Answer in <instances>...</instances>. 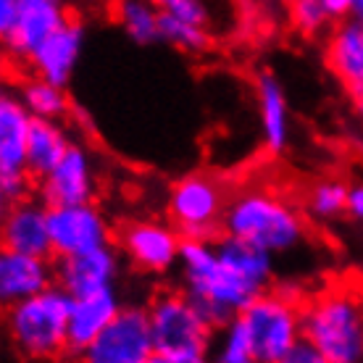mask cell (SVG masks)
<instances>
[{
	"label": "cell",
	"instance_id": "cell-19",
	"mask_svg": "<svg viewBox=\"0 0 363 363\" xmlns=\"http://www.w3.org/2000/svg\"><path fill=\"white\" fill-rule=\"evenodd\" d=\"M255 98H258V124H261L264 147L272 155L284 153L292 137L290 103L274 72H261L255 77Z\"/></svg>",
	"mask_w": 363,
	"mask_h": 363
},
{
	"label": "cell",
	"instance_id": "cell-27",
	"mask_svg": "<svg viewBox=\"0 0 363 363\" xmlns=\"http://www.w3.org/2000/svg\"><path fill=\"white\" fill-rule=\"evenodd\" d=\"M287 16H290L292 29L303 37H321L335 27V18L329 16L321 0H290Z\"/></svg>",
	"mask_w": 363,
	"mask_h": 363
},
{
	"label": "cell",
	"instance_id": "cell-11",
	"mask_svg": "<svg viewBox=\"0 0 363 363\" xmlns=\"http://www.w3.org/2000/svg\"><path fill=\"white\" fill-rule=\"evenodd\" d=\"M37 195L48 206H72V203H90L98 198V169L95 158L84 145L72 143L64 158L35 182Z\"/></svg>",
	"mask_w": 363,
	"mask_h": 363
},
{
	"label": "cell",
	"instance_id": "cell-15",
	"mask_svg": "<svg viewBox=\"0 0 363 363\" xmlns=\"http://www.w3.org/2000/svg\"><path fill=\"white\" fill-rule=\"evenodd\" d=\"M55 284V261L0 245V313Z\"/></svg>",
	"mask_w": 363,
	"mask_h": 363
},
{
	"label": "cell",
	"instance_id": "cell-25",
	"mask_svg": "<svg viewBox=\"0 0 363 363\" xmlns=\"http://www.w3.org/2000/svg\"><path fill=\"white\" fill-rule=\"evenodd\" d=\"M153 3L164 16H174L179 21L195 24V27L211 32L213 37H216L218 24L229 18V13L218 9L216 0H153Z\"/></svg>",
	"mask_w": 363,
	"mask_h": 363
},
{
	"label": "cell",
	"instance_id": "cell-1",
	"mask_svg": "<svg viewBox=\"0 0 363 363\" xmlns=\"http://www.w3.org/2000/svg\"><path fill=\"white\" fill-rule=\"evenodd\" d=\"M182 292L200 308L213 327L242 313L247 303L261 295V287L227 264L216 250V240H182L179 264Z\"/></svg>",
	"mask_w": 363,
	"mask_h": 363
},
{
	"label": "cell",
	"instance_id": "cell-21",
	"mask_svg": "<svg viewBox=\"0 0 363 363\" xmlns=\"http://www.w3.org/2000/svg\"><path fill=\"white\" fill-rule=\"evenodd\" d=\"M72 147V135L58 118H32L27 137V172L32 182L43 179Z\"/></svg>",
	"mask_w": 363,
	"mask_h": 363
},
{
	"label": "cell",
	"instance_id": "cell-8",
	"mask_svg": "<svg viewBox=\"0 0 363 363\" xmlns=\"http://www.w3.org/2000/svg\"><path fill=\"white\" fill-rule=\"evenodd\" d=\"M179 229L161 218H132L118 229L116 245L132 269L145 277H166L179 264Z\"/></svg>",
	"mask_w": 363,
	"mask_h": 363
},
{
	"label": "cell",
	"instance_id": "cell-26",
	"mask_svg": "<svg viewBox=\"0 0 363 363\" xmlns=\"http://www.w3.org/2000/svg\"><path fill=\"white\" fill-rule=\"evenodd\" d=\"M345 203L347 184L340 179H321L306 192V213L321 224L345 216Z\"/></svg>",
	"mask_w": 363,
	"mask_h": 363
},
{
	"label": "cell",
	"instance_id": "cell-12",
	"mask_svg": "<svg viewBox=\"0 0 363 363\" xmlns=\"http://www.w3.org/2000/svg\"><path fill=\"white\" fill-rule=\"evenodd\" d=\"M32 118L35 116L27 111L18 90L0 84V169L18 195L32 187V177L27 172V137Z\"/></svg>",
	"mask_w": 363,
	"mask_h": 363
},
{
	"label": "cell",
	"instance_id": "cell-33",
	"mask_svg": "<svg viewBox=\"0 0 363 363\" xmlns=\"http://www.w3.org/2000/svg\"><path fill=\"white\" fill-rule=\"evenodd\" d=\"M13 55H11V50L6 48V43L0 40V84L6 82V77H9L11 72H13Z\"/></svg>",
	"mask_w": 363,
	"mask_h": 363
},
{
	"label": "cell",
	"instance_id": "cell-13",
	"mask_svg": "<svg viewBox=\"0 0 363 363\" xmlns=\"http://www.w3.org/2000/svg\"><path fill=\"white\" fill-rule=\"evenodd\" d=\"M84 37H87L84 21L72 13L61 27L53 29L32 50V55L27 58L24 66L29 69V74H37L43 79H50V82L66 87L72 82L77 66H79V58H82L84 50Z\"/></svg>",
	"mask_w": 363,
	"mask_h": 363
},
{
	"label": "cell",
	"instance_id": "cell-32",
	"mask_svg": "<svg viewBox=\"0 0 363 363\" xmlns=\"http://www.w3.org/2000/svg\"><path fill=\"white\" fill-rule=\"evenodd\" d=\"M321 3L329 11V16L335 18V24L350 16V9H353V0H321Z\"/></svg>",
	"mask_w": 363,
	"mask_h": 363
},
{
	"label": "cell",
	"instance_id": "cell-29",
	"mask_svg": "<svg viewBox=\"0 0 363 363\" xmlns=\"http://www.w3.org/2000/svg\"><path fill=\"white\" fill-rule=\"evenodd\" d=\"M345 216L363 224V182H355L347 187V203H345Z\"/></svg>",
	"mask_w": 363,
	"mask_h": 363
},
{
	"label": "cell",
	"instance_id": "cell-22",
	"mask_svg": "<svg viewBox=\"0 0 363 363\" xmlns=\"http://www.w3.org/2000/svg\"><path fill=\"white\" fill-rule=\"evenodd\" d=\"M111 13L132 43L137 45L161 43V11L153 0H113Z\"/></svg>",
	"mask_w": 363,
	"mask_h": 363
},
{
	"label": "cell",
	"instance_id": "cell-24",
	"mask_svg": "<svg viewBox=\"0 0 363 363\" xmlns=\"http://www.w3.org/2000/svg\"><path fill=\"white\" fill-rule=\"evenodd\" d=\"M211 358L218 363H255L253 337L240 313L216 329Z\"/></svg>",
	"mask_w": 363,
	"mask_h": 363
},
{
	"label": "cell",
	"instance_id": "cell-17",
	"mask_svg": "<svg viewBox=\"0 0 363 363\" xmlns=\"http://www.w3.org/2000/svg\"><path fill=\"white\" fill-rule=\"evenodd\" d=\"M72 16V3L69 0H18L16 24L11 29L6 48L11 50L16 64H27L43 40L53 29H58L66 18Z\"/></svg>",
	"mask_w": 363,
	"mask_h": 363
},
{
	"label": "cell",
	"instance_id": "cell-28",
	"mask_svg": "<svg viewBox=\"0 0 363 363\" xmlns=\"http://www.w3.org/2000/svg\"><path fill=\"white\" fill-rule=\"evenodd\" d=\"M284 363H324V358H321V353H318L316 347L311 345L306 337H300L298 342H295V347L290 350V355H287V361Z\"/></svg>",
	"mask_w": 363,
	"mask_h": 363
},
{
	"label": "cell",
	"instance_id": "cell-23",
	"mask_svg": "<svg viewBox=\"0 0 363 363\" xmlns=\"http://www.w3.org/2000/svg\"><path fill=\"white\" fill-rule=\"evenodd\" d=\"M18 95H21L27 111L35 118H58V121H64L66 113H69V106H72L64 84L43 79L37 74H29L27 79L18 84Z\"/></svg>",
	"mask_w": 363,
	"mask_h": 363
},
{
	"label": "cell",
	"instance_id": "cell-34",
	"mask_svg": "<svg viewBox=\"0 0 363 363\" xmlns=\"http://www.w3.org/2000/svg\"><path fill=\"white\" fill-rule=\"evenodd\" d=\"M347 92H350V98H353L355 111H358L363 118V84H358V87H353V90H347Z\"/></svg>",
	"mask_w": 363,
	"mask_h": 363
},
{
	"label": "cell",
	"instance_id": "cell-16",
	"mask_svg": "<svg viewBox=\"0 0 363 363\" xmlns=\"http://www.w3.org/2000/svg\"><path fill=\"white\" fill-rule=\"evenodd\" d=\"M0 245L32 255H50V229H48V203L40 195H18L0 224Z\"/></svg>",
	"mask_w": 363,
	"mask_h": 363
},
{
	"label": "cell",
	"instance_id": "cell-9",
	"mask_svg": "<svg viewBox=\"0 0 363 363\" xmlns=\"http://www.w3.org/2000/svg\"><path fill=\"white\" fill-rule=\"evenodd\" d=\"M90 363H153L147 306H121L111 324L84 350Z\"/></svg>",
	"mask_w": 363,
	"mask_h": 363
},
{
	"label": "cell",
	"instance_id": "cell-5",
	"mask_svg": "<svg viewBox=\"0 0 363 363\" xmlns=\"http://www.w3.org/2000/svg\"><path fill=\"white\" fill-rule=\"evenodd\" d=\"M153 363H203L211 358L216 327L182 290H161L147 303Z\"/></svg>",
	"mask_w": 363,
	"mask_h": 363
},
{
	"label": "cell",
	"instance_id": "cell-18",
	"mask_svg": "<svg viewBox=\"0 0 363 363\" xmlns=\"http://www.w3.org/2000/svg\"><path fill=\"white\" fill-rule=\"evenodd\" d=\"M121 308L116 287L90 292L72 298L69 306V355L82 358L84 350L95 342V337L111 324V318L116 316Z\"/></svg>",
	"mask_w": 363,
	"mask_h": 363
},
{
	"label": "cell",
	"instance_id": "cell-14",
	"mask_svg": "<svg viewBox=\"0 0 363 363\" xmlns=\"http://www.w3.org/2000/svg\"><path fill=\"white\" fill-rule=\"evenodd\" d=\"M118 269H121L118 250L111 242V245L55 258V284L66 295L79 298V295L113 287L118 279Z\"/></svg>",
	"mask_w": 363,
	"mask_h": 363
},
{
	"label": "cell",
	"instance_id": "cell-37",
	"mask_svg": "<svg viewBox=\"0 0 363 363\" xmlns=\"http://www.w3.org/2000/svg\"><path fill=\"white\" fill-rule=\"evenodd\" d=\"M281 3H290V0H281Z\"/></svg>",
	"mask_w": 363,
	"mask_h": 363
},
{
	"label": "cell",
	"instance_id": "cell-31",
	"mask_svg": "<svg viewBox=\"0 0 363 363\" xmlns=\"http://www.w3.org/2000/svg\"><path fill=\"white\" fill-rule=\"evenodd\" d=\"M18 198L16 187L11 184V179L6 177V172L0 169V224H3V218H6V213H9L11 203Z\"/></svg>",
	"mask_w": 363,
	"mask_h": 363
},
{
	"label": "cell",
	"instance_id": "cell-3",
	"mask_svg": "<svg viewBox=\"0 0 363 363\" xmlns=\"http://www.w3.org/2000/svg\"><path fill=\"white\" fill-rule=\"evenodd\" d=\"M303 337L324 363L363 361V292L332 284L303 300Z\"/></svg>",
	"mask_w": 363,
	"mask_h": 363
},
{
	"label": "cell",
	"instance_id": "cell-36",
	"mask_svg": "<svg viewBox=\"0 0 363 363\" xmlns=\"http://www.w3.org/2000/svg\"><path fill=\"white\" fill-rule=\"evenodd\" d=\"M92 3H113V0H92Z\"/></svg>",
	"mask_w": 363,
	"mask_h": 363
},
{
	"label": "cell",
	"instance_id": "cell-7",
	"mask_svg": "<svg viewBox=\"0 0 363 363\" xmlns=\"http://www.w3.org/2000/svg\"><path fill=\"white\" fill-rule=\"evenodd\" d=\"M227 187L211 174H187L172 184L166 200V216L182 237L216 240L227 208Z\"/></svg>",
	"mask_w": 363,
	"mask_h": 363
},
{
	"label": "cell",
	"instance_id": "cell-35",
	"mask_svg": "<svg viewBox=\"0 0 363 363\" xmlns=\"http://www.w3.org/2000/svg\"><path fill=\"white\" fill-rule=\"evenodd\" d=\"M350 16L361 18L363 21V0H353V9H350Z\"/></svg>",
	"mask_w": 363,
	"mask_h": 363
},
{
	"label": "cell",
	"instance_id": "cell-6",
	"mask_svg": "<svg viewBox=\"0 0 363 363\" xmlns=\"http://www.w3.org/2000/svg\"><path fill=\"white\" fill-rule=\"evenodd\" d=\"M242 321L253 337L255 363H284L303 337V303L287 290H264L245 308Z\"/></svg>",
	"mask_w": 363,
	"mask_h": 363
},
{
	"label": "cell",
	"instance_id": "cell-4",
	"mask_svg": "<svg viewBox=\"0 0 363 363\" xmlns=\"http://www.w3.org/2000/svg\"><path fill=\"white\" fill-rule=\"evenodd\" d=\"M69 306L58 284L3 311V337L24 361H58L69 355Z\"/></svg>",
	"mask_w": 363,
	"mask_h": 363
},
{
	"label": "cell",
	"instance_id": "cell-30",
	"mask_svg": "<svg viewBox=\"0 0 363 363\" xmlns=\"http://www.w3.org/2000/svg\"><path fill=\"white\" fill-rule=\"evenodd\" d=\"M16 11L18 0H0V40L6 43L11 35V29L16 24Z\"/></svg>",
	"mask_w": 363,
	"mask_h": 363
},
{
	"label": "cell",
	"instance_id": "cell-20",
	"mask_svg": "<svg viewBox=\"0 0 363 363\" xmlns=\"http://www.w3.org/2000/svg\"><path fill=\"white\" fill-rule=\"evenodd\" d=\"M324 58L329 72L335 74L347 90L363 84V21L347 16L327 32Z\"/></svg>",
	"mask_w": 363,
	"mask_h": 363
},
{
	"label": "cell",
	"instance_id": "cell-10",
	"mask_svg": "<svg viewBox=\"0 0 363 363\" xmlns=\"http://www.w3.org/2000/svg\"><path fill=\"white\" fill-rule=\"evenodd\" d=\"M48 229L53 258L113 242V227L95 200L72 206H48Z\"/></svg>",
	"mask_w": 363,
	"mask_h": 363
},
{
	"label": "cell",
	"instance_id": "cell-2",
	"mask_svg": "<svg viewBox=\"0 0 363 363\" xmlns=\"http://www.w3.org/2000/svg\"><path fill=\"white\" fill-rule=\"evenodd\" d=\"M221 235L245 240L272 255H287L306 242L308 224L284 195L272 187L247 184L229 195Z\"/></svg>",
	"mask_w": 363,
	"mask_h": 363
}]
</instances>
